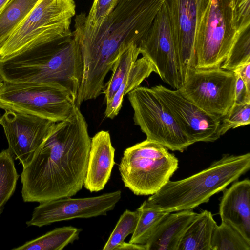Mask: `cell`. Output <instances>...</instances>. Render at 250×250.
Wrapping results in <instances>:
<instances>
[{
	"mask_svg": "<svg viewBox=\"0 0 250 250\" xmlns=\"http://www.w3.org/2000/svg\"><path fill=\"white\" fill-rule=\"evenodd\" d=\"M91 138L85 118L77 107L56 122L21 173L24 202L42 203L69 197L83 188Z\"/></svg>",
	"mask_w": 250,
	"mask_h": 250,
	"instance_id": "6da1fadb",
	"label": "cell"
},
{
	"mask_svg": "<svg viewBox=\"0 0 250 250\" xmlns=\"http://www.w3.org/2000/svg\"><path fill=\"white\" fill-rule=\"evenodd\" d=\"M166 0H120L98 27L90 28L74 20L73 36L83 62L77 95L79 103L94 99L103 91L105 78L120 53L137 46Z\"/></svg>",
	"mask_w": 250,
	"mask_h": 250,
	"instance_id": "7a4b0ae2",
	"label": "cell"
},
{
	"mask_svg": "<svg viewBox=\"0 0 250 250\" xmlns=\"http://www.w3.org/2000/svg\"><path fill=\"white\" fill-rule=\"evenodd\" d=\"M83 62L73 34L58 40L30 44L0 58L3 81L57 85L76 97L83 75Z\"/></svg>",
	"mask_w": 250,
	"mask_h": 250,
	"instance_id": "3957f363",
	"label": "cell"
},
{
	"mask_svg": "<svg viewBox=\"0 0 250 250\" xmlns=\"http://www.w3.org/2000/svg\"><path fill=\"white\" fill-rule=\"evenodd\" d=\"M250 168V153L225 154L208 167L184 179L169 180L144 201L148 208L169 213L192 210L238 180Z\"/></svg>",
	"mask_w": 250,
	"mask_h": 250,
	"instance_id": "277c9868",
	"label": "cell"
},
{
	"mask_svg": "<svg viewBox=\"0 0 250 250\" xmlns=\"http://www.w3.org/2000/svg\"><path fill=\"white\" fill-rule=\"evenodd\" d=\"M197 0L195 68H219L244 31L238 27L235 2Z\"/></svg>",
	"mask_w": 250,
	"mask_h": 250,
	"instance_id": "5b68a950",
	"label": "cell"
},
{
	"mask_svg": "<svg viewBox=\"0 0 250 250\" xmlns=\"http://www.w3.org/2000/svg\"><path fill=\"white\" fill-rule=\"evenodd\" d=\"M178 160L166 147L146 140L126 148L119 170L125 187L136 195H152L169 180Z\"/></svg>",
	"mask_w": 250,
	"mask_h": 250,
	"instance_id": "8992f818",
	"label": "cell"
},
{
	"mask_svg": "<svg viewBox=\"0 0 250 250\" xmlns=\"http://www.w3.org/2000/svg\"><path fill=\"white\" fill-rule=\"evenodd\" d=\"M75 13L74 0H39L0 49V58L32 43L72 35L70 27Z\"/></svg>",
	"mask_w": 250,
	"mask_h": 250,
	"instance_id": "52a82bcc",
	"label": "cell"
},
{
	"mask_svg": "<svg viewBox=\"0 0 250 250\" xmlns=\"http://www.w3.org/2000/svg\"><path fill=\"white\" fill-rule=\"evenodd\" d=\"M76 99L65 88L50 84L3 81L0 89V108L54 122L64 120L74 113Z\"/></svg>",
	"mask_w": 250,
	"mask_h": 250,
	"instance_id": "ba28073f",
	"label": "cell"
},
{
	"mask_svg": "<svg viewBox=\"0 0 250 250\" xmlns=\"http://www.w3.org/2000/svg\"><path fill=\"white\" fill-rule=\"evenodd\" d=\"M134 124L146 136L171 151L183 152L194 144L151 88L138 86L128 93Z\"/></svg>",
	"mask_w": 250,
	"mask_h": 250,
	"instance_id": "9c48e42d",
	"label": "cell"
},
{
	"mask_svg": "<svg viewBox=\"0 0 250 250\" xmlns=\"http://www.w3.org/2000/svg\"><path fill=\"white\" fill-rule=\"evenodd\" d=\"M236 76L220 67L193 68L188 71L180 94L206 112L220 118L228 114L234 104Z\"/></svg>",
	"mask_w": 250,
	"mask_h": 250,
	"instance_id": "30bf717a",
	"label": "cell"
},
{
	"mask_svg": "<svg viewBox=\"0 0 250 250\" xmlns=\"http://www.w3.org/2000/svg\"><path fill=\"white\" fill-rule=\"evenodd\" d=\"M138 47L140 54L150 61L155 73L164 82L173 89L180 88L183 80L165 2Z\"/></svg>",
	"mask_w": 250,
	"mask_h": 250,
	"instance_id": "8fae6325",
	"label": "cell"
},
{
	"mask_svg": "<svg viewBox=\"0 0 250 250\" xmlns=\"http://www.w3.org/2000/svg\"><path fill=\"white\" fill-rule=\"evenodd\" d=\"M121 198V191L117 190L95 197H69L40 203L26 224L41 227L62 221L106 215Z\"/></svg>",
	"mask_w": 250,
	"mask_h": 250,
	"instance_id": "7c38bea8",
	"label": "cell"
},
{
	"mask_svg": "<svg viewBox=\"0 0 250 250\" xmlns=\"http://www.w3.org/2000/svg\"><path fill=\"white\" fill-rule=\"evenodd\" d=\"M151 88L194 143L214 142L221 137V118L207 113L185 98L177 89L161 84Z\"/></svg>",
	"mask_w": 250,
	"mask_h": 250,
	"instance_id": "4fadbf2b",
	"label": "cell"
},
{
	"mask_svg": "<svg viewBox=\"0 0 250 250\" xmlns=\"http://www.w3.org/2000/svg\"><path fill=\"white\" fill-rule=\"evenodd\" d=\"M56 122L35 115L5 110L0 116L8 149L24 167Z\"/></svg>",
	"mask_w": 250,
	"mask_h": 250,
	"instance_id": "5bb4252c",
	"label": "cell"
},
{
	"mask_svg": "<svg viewBox=\"0 0 250 250\" xmlns=\"http://www.w3.org/2000/svg\"><path fill=\"white\" fill-rule=\"evenodd\" d=\"M165 3L183 83L189 69L195 68L197 0H166Z\"/></svg>",
	"mask_w": 250,
	"mask_h": 250,
	"instance_id": "9a60e30c",
	"label": "cell"
},
{
	"mask_svg": "<svg viewBox=\"0 0 250 250\" xmlns=\"http://www.w3.org/2000/svg\"><path fill=\"white\" fill-rule=\"evenodd\" d=\"M115 148L107 131L101 130L91 139L84 188L91 192L104 189L115 164Z\"/></svg>",
	"mask_w": 250,
	"mask_h": 250,
	"instance_id": "2e32d148",
	"label": "cell"
},
{
	"mask_svg": "<svg viewBox=\"0 0 250 250\" xmlns=\"http://www.w3.org/2000/svg\"><path fill=\"white\" fill-rule=\"evenodd\" d=\"M219 213L226 221L250 241V181H236L223 191Z\"/></svg>",
	"mask_w": 250,
	"mask_h": 250,
	"instance_id": "e0dca14e",
	"label": "cell"
},
{
	"mask_svg": "<svg viewBox=\"0 0 250 250\" xmlns=\"http://www.w3.org/2000/svg\"><path fill=\"white\" fill-rule=\"evenodd\" d=\"M196 214L192 210L170 213L146 244V250H177L184 232Z\"/></svg>",
	"mask_w": 250,
	"mask_h": 250,
	"instance_id": "ac0fdd59",
	"label": "cell"
},
{
	"mask_svg": "<svg viewBox=\"0 0 250 250\" xmlns=\"http://www.w3.org/2000/svg\"><path fill=\"white\" fill-rule=\"evenodd\" d=\"M217 225L211 212L205 210L197 213L184 232L177 250H211V237Z\"/></svg>",
	"mask_w": 250,
	"mask_h": 250,
	"instance_id": "d6986e66",
	"label": "cell"
},
{
	"mask_svg": "<svg viewBox=\"0 0 250 250\" xmlns=\"http://www.w3.org/2000/svg\"><path fill=\"white\" fill-rule=\"evenodd\" d=\"M152 72L155 73V69L146 57L143 56L138 59L111 101L106 104L105 116L111 119L116 116L122 107L124 96L139 86Z\"/></svg>",
	"mask_w": 250,
	"mask_h": 250,
	"instance_id": "ffe728a7",
	"label": "cell"
},
{
	"mask_svg": "<svg viewBox=\"0 0 250 250\" xmlns=\"http://www.w3.org/2000/svg\"><path fill=\"white\" fill-rule=\"evenodd\" d=\"M82 229L72 226L57 228L13 250H62L79 238Z\"/></svg>",
	"mask_w": 250,
	"mask_h": 250,
	"instance_id": "44dd1931",
	"label": "cell"
},
{
	"mask_svg": "<svg viewBox=\"0 0 250 250\" xmlns=\"http://www.w3.org/2000/svg\"><path fill=\"white\" fill-rule=\"evenodd\" d=\"M39 0H11L0 12V49Z\"/></svg>",
	"mask_w": 250,
	"mask_h": 250,
	"instance_id": "7402d4cb",
	"label": "cell"
},
{
	"mask_svg": "<svg viewBox=\"0 0 250 250\" xmlns=\"http://www.w3.org/2000/svg\"><path fill=\"white\" fill-rule=\"evenodd\" d=\"M139 54L140 51L137 45L132 43L118 56L111 68V76L103 89L106 104L111 101L138 59Z\"/></svg>",
	"mask_w": 250,
	"mask_h": 250,
	"instance_id": "603a6c76",
	"label": "cell"
},
{
	"mask_svg": "<svg viewBox=\"0 0 250 250\" xmlns=\"http://www.w3.org/2000/svg\"><path fill=\"white\" fill-rule=\"evenodd\" d=\"M136 210L138 219L129 242L146 245L160 223L170 213L152 209L144 202Z\"/></svg>",
	"mask_w": 250,
	"mask_h": 250,
	"instance_id": "cb8c5ba5",
	"label": "cell"
},
{
	"mask_svg": "<svg viewBox=\"0 0 250 250\" xmlns=\"http://www.w3.org/2000/svg\"><path fill=\"white\" fill-rule=\"evenodd\" d=\"M211 247V250H250V241L230 224L221 221L214 229Z\"/></svg>",
	"mask_w": 250,
	"mask_h": 250,
	"instance_id": "d4e9b609",
	"label": "cell"
},
{
	"mask_svg": "<svg viewBox=\"0 0 250 250\" xmlns=\"http://www.w3.org/2000/svg\"><path fill=\"white\" fill-rule=\"evenodd\" d=\"M19 177L13 154L8 149L2 150L0 153V215L15 190Z\"/></svg>",
	"mask_w": 250,
	"mask_h": 250,
	"instance_id": "484cf974",
	"label": "cell"
},
{
	"mask_svg": "<svg viewBox=\"0 0 250 250\" xmlns=\"http://www.w3.org/2000/svg\"><path fill=\"white\" fill-rule=\"evenodd\" d=\"M250 62V27L239 35L220 68L233 71L238 67Z\"/></svg>",
	"mask_w": 250,
	"mask_h": 250,
	"instance_id": "4316f807",
	"label": "cell"
},
{
	"mask_svg": "<svg viewBox=\"0 0 250 250\" xmlns=\"http://www.w3.org/2000/svg\"><path fill=\"white\" fill-rule=\"evenodd\" d=\"M138 219L137 210L126 209L120 216L114 229L104 246L103 250H115L116 248L135 229Z\"/></svg>",
	"mask_w": 250,
	"mask_h": 250,
	"instance_id": "83f0119b",
	"label": "cell"
},
{
	"mask_svg": "<svg viewBox=\"0 0 250 250\" xmlns=\"http://www.w3.org/2000/svg\"><path fill=\"white\" fill-rule=\"evenodd\" d=\"M115 7V0H94L88 14L86 16L82 12L77 15L75 19L86 27L97 28L102 24Z\"/></svg>",
	"mask_w": 250,
	"mask_h": 250,
	"instance_id": "f1b7e54d",
	"label": "cell"
},
{
	"mask_svg": "<svg viewBox=\"0 0 250 250\" xmlns=\"http://www.w3.org/2000/svg\"><path fill=\"white\" fill-rule=\"evenodd\" d=\"M250 123V103H234L227 115L221 118L220 136L231 129L246 126Z\"/></svg>",
	"mask_w": 250,
	"mask_h": 250,
	"instance_id": "f546056e",
	"label": "cell"
},
{
	"mask_svg": "<svg viewBox=\"0 0 250 250\" xmlns=\"http://www.w3.org/2000/svg\"><path fill=\"white\" fill-rule=\"evenodd\" d=\"M235 74L236 81L234 89V103H250V91L247 89L244 82L240 76L236 73Z\"/></svg>",
	"mask_w": 250,
	"mask_h": 250,
	"instance_id": "4dcf8cb0",
	"label": "cell"
},
{
	"mask_svg": "<svg viewBox=\"0 0 250 250\" xmlns=\"http://www.w3.org/2000/svg\"><path fill=\"white\" fill-rule=\"evenodd\" d=\"M233 72L240 76L250 91V62L238 67Z\"/></svg>",
	"mask_w": 250,
	"mask_h": 250,
	"instance_id": "1f68e13d",
	"label": "cell"
},
{
	"mask_svg": "<svg viewBox=\"0 0 250 250\" xmlns=\"http://www.w3.org/2000/svg\"><path fill=\"white\" fill-rule=\"evenodd\" d=\"M115 250H146V245L135 244L123 241Z\"/></svg>",
	"mask_w": 250,
	"mask_h": 250,
	"instance_id": "d6a6232c",
	"label": "cell"
},
{
	"mask_svg": "<svg viewBox=\"0 0 250 250\" xmlns=\"http://www.w3.org/2000/svg\"><path fill=\"white\" fill-rule=\"evenodd\" d=\"M11 0H0V12Z\"/></svg>",
	"mask_w": 250,
	"mask_h": 250,
	"instance_id": "836d02e7",
	"label": "cell"
},
{
	"mask_svg": "<svg viewBox=\"0 0 250 250\" xmlns=\"http://www.w3.org/2000/svg\"><path fill=\"white\" fill-rule=\"evenodd\" d=\"M235 2V6L238 5L239 4H242L247 1L250 0H233Z\"/></svg>",
	"mask_w": 250,
	"mask_h": 250,
	"instance_id": "e575fe53",
	"label": "cell"
},
{
	"mask_svg": "<svg viewBox=\"0 0 250 250\" xmlns=\"http://www.w3.org/2000/svg\"><path fill=\"white\" fill-rule=\"evenodd\" d=\"M3 83V80L1 76L0 75V89Z\"/></svg>",
	"mask_w": 250,
	"mask_h": 250,
	"instance_id": "d590c367",
	"label": "cell"
},
{
	"mask_svg": "<svg viewBox=\"0 0 250 250\" xmlns=\"http://www.w3.org/2000/svg\"><path fill=\"white\" fill-rule=\"evenodd\" d=\"M119 0H115V6L117 4V3L119 2Z\"/></svg>",
	"mask_w": 250,
	"mask_h": 250,
	"instance_id": "8d00e7d4",
	"label": "cell"
},
{
	"mask_svg": "<svg viewBox=\"0 0 250 250\" xmlns=\"http://www.w3.org/2000/svg\"></svg>",
	"mask_w": 250,
	"mask_h": 250,
	"instance_id": "74e56055",
	"label": "cell"
}]
</instances>
